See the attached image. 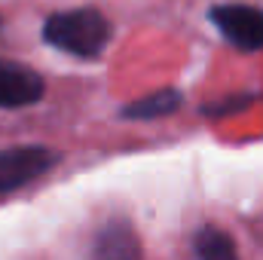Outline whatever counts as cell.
I'll return each mask as SVG.
<instances>
[{"label": "cell", "mask_w": 263, "mask_h": 260, "mask_svg": "<svg viewBox=\"0 0 263 260\" xmlns=\"http://www.w3.org/2000/svg\"><path fill=\"white\" fill-rule=\"evenodd\" d=\"M46 43L77 59H98L110 40V22L98 9H70L55 12L43 25Z\"/></svg>", "instance_id": "cell-1"}, {"label": "cell", "mask_w": 263, "mask_h": 260, "mask_svg": "<svg viewBox=\"0 0 263 260\" xmlns=\"http://www.w3.org/2000/svg\"><path fill=\"white\" fill-rule=\"evenodd\" d=\"M211 22L217 31L239 49H263V9L245 3H220L211 9Z\"/></svg>", "instance_id": "cell-2"}, {"label": "cell", "mask_w": 263, "mask_h": 260, "mask_svg": "<svg viewBox=\"0 0 263 260\" xmlns=\"http://www.w3.org/2000/svg\"><path fill=\"white\" fill-rule=\"evenodd\" d=\"M55 153L49 147H9L0 150V193L18 190L49 172L55 165Z\"/></svg>", "instance_id": "cell-3"}, {"label": "cell", "mask_w": 263, "mask_h": 260, "mask_svg": "<svg viewBox=\"0 0 263 260\" xmlns=\"http://www.w3.org/2000/svg\"><path fill=\"white\" fill-rule=\"evenodd\" d=\"M43 80L37 70L15 62H0V107H28L40 101Z\"/></svg>", "instance_id": "cell-4"}, {"label": "cell", "mask_w": 263, "mask_h": 260, "mask_svg": "<svg viewBox=\"0 0 263 260\" xmlns=\"http://www.w3.org/2000/svg\"><path fill=\"white\" fill-rule=\"evenodd\" d=\"M181 107V95L175 89H159V92H150L138 101H132L129 107L123 110L126 120H159V117H168Z\"/></svg>", "instance_id": "cell-5"}, {"label": "cell", "mask_w": 263, "mask_h": 260, "mask_svg": "<svg viewBox=\"0 0 263 260\" xmlns=\"http://www.w3.org/2000/svg\"><path fill=\"white\" fill-rule=\"evenodd\" d=\"M95 254H98V260H138V242L129 227L114 224L98 236Z\"/></svg>", "instance_id": "cell-6"}, {"label": "cell", "mask_w": 263, "mask_h": 260, "mask_svg": "<svg viewBox=\"0 0 263 260\" xmlns=\"http://www.w3.org/2000/svg\"><path fill=\"white\" fill-rule=\"evenodd\" d=\"M193 251H196V260H239L236 248H233V239L214 227L199 230L196 239H193Z\"/></svg>", "instance_id": "cell-7"}]
</instances>
